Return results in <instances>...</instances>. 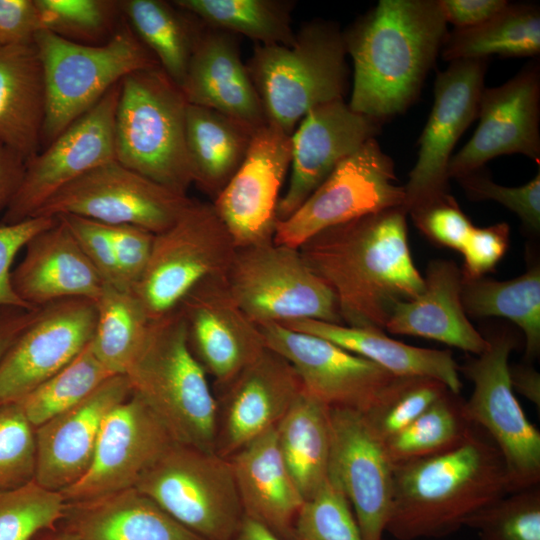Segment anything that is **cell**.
<instances>
[{
  "label": "cell",
  "instance_id": "ffe728a7",
  "mask_svg": "<svg viewBox=\"0 0 540 540\" xmlns=\"http://www.w3.org/2000/svg\"><path fill=\"white\" fill-rule=\"evenodd\" d=\"M174 442L159 418L131 393L104 419L87 472L60 493L74 503L135 487Z\"/></svg>",
  "mask_w": 540,
  "mask_h": 540
},
{
  "label": "cell",
  "instance_id": "ba28073f",
  "mask_svg": "<svg viewBox=\"0 0 540 540\" xmlns=\"http://www.w3.org/2000/svg\"><path fill=\"white\" fill-rule=\"evenodd\" d=\"M135 488L204 540H233L244 511L228 458L174 442Z\"/></svg>",
  "mask_w": 540,
  "mask_h": 540
},
{
  "label": "cell",
  "instance_id": "3957f363",
  "mask_svg": "<svg viewBox=\"0 0 540 540\" xmlns=\"http://www.w3.org/2000/svg\"><path fill=\"white\" fill-rule=\"evenodd\" d=\"M508 493L504 460L475 426L449 451L394 466L386 533L396 540L447 537Z\"/></svg>",
  "mask_w": 540,
  "mask_h": 540
},
{
  "label": "cell",
  "instance_id": "7402d4cb",
  "mask_svg": "<svg viewBox=\"0 0 540 540\" xmlns=\"http://www.w3.org/2000/svg\"><path fill=\"white\" fill-rule=\"evenodd\" d=\"M178 309L193 354L221 391L267 348L260 327L232 297L226 277L200 283Z\"/></svg>",
  "mask_w": 540,
  "mask_h": 540
},
{
  "label": "cell",
  "instance_id": "74e56055",
  "mask_svg": "<svg viewBox=\"0 0 540 540\" xmlns=\"http://www.w3.org/2000/svg\"><path fill=\"white\" fill-rule=\"evenodd\" d=\"M95 305L97 319L90 347L111 374L124 375L151 319L133 289L104 284Z\"/></svg>",
  "mask_w": 540,
  "mask_h": 540
},
{
  "label": "cell",
  "instance_id": "277c9868",
  "mask_svg": "<svg viewBox=\"0 0 540 540\" xmlns=\"http://www.w3.org/2000/svg\"><path fill=\"white\" fill-rule=\"evenodd\" d=\"M124 375L131 393L151 409L176 442L215 452L217 398L190 348L178 308L150 321Z\"/></svg>",
  "mask_w": 540,
  "mask_h": 540
},
{
  "label": "cell",
  "instance_id": "6f0895ef",
  "mask_svg": "<svg viewBox=\"0 0 540 540\" xmlns=\"http://www.w3.org/2000/svg\"><path fill=\"white\" fill-rule=\"evenodd\" d=\"M24 168L25 160L0 143V220L20 184Z\"/></svg>",
  "mask_w": 540,
  "mask_h": 540
},
{
  "label": "cell",
  "instance_id": "d590c367",
  "mask_svg": "<svg viewBox=\"0 0 540 540\" xmlns=\"http://www.w3.org/2000/svg\"><path fill=\"white\" fill-rule=\"evenodd\" d=\"M461 300L467 315L475 318L503 317L514 322L525 336V359L540 353V267L522 275L496 281L484 277L462 281Z\"/></svg>",
  "mask_w": 540,
  "mask_h": 540
},
{
  "label": "cell",
  "instance_id": "db71d44e",
  "mask_svg": "<svg viewBox=\"0 0 540 540\" xmlns=\"http://www.w3.org/2000/svg\"><path fill=\"white\" fill-rule=\"evenodd\" d=\"M107 226L122 282L126 288L133 289L148 265L154 234L132 225Z\"/></svg>",
  "mask_w": 540,
  "mask_h": 540
},
{
  "label": "cell",
  "instance_id": "7a4b0ae2",
  "mask_svg": "<svg viewBox=\"0 0 540 540\" xmlns=\"http://www.w3.org/2000/svg\"><path fill=\"white\" fill-rule=\"evenodd\" d=\"M447 34L438 0H380L343 32L354 66L349 107L381 123L404 113Z\"/></svg>",
  "mask_w": 540,
  "mask_h": 540
},
{
  "label": "cell",
  "instance_id": "d6986e66",
  "mask_svg": "<svg viewBox=\"0 0 540 540\" xmlns=\"http://www.w3.org/2000/svg\"><path fill=\"white\" fill-rule=\"evenodd\" d=\"M329 475L343 491L363 540H383L390 516L394 466L361 412L331 408Z\"/></svg>",
  "mask_w": 540,
  "mask_h": 540
},
{
  "label": "cell",
  "instance_id": "cb8c5ba5",
  "mask_svg": "<svg viewBox=\"0 0 540 540\" xmlns=\"http://www.w3.org/2000/svg\"><path fill=\"white\" fill-rule=\"evenodd\" d=\"M302 390L294 367L266 348L217 398L215 453L229 458L274 428Z\"/></svg>",
  "mask_w": 540,
  "mask_h": 540
},
{
  "label": "cell",
  "instance_id": "2e32d148",
  "mask_svg": "<svg viewBox=\"0 0 540 540\" xmlns=\"http://www.w3.org/2000/svg\"><path fill=\"white\" fill-rule=\"evenodd\" d=\"M259 327L266 347L294 367L304 390L331 408L366 413L399 377L321 337L277 323Z\"/></svg>",
  "mask_w": 540,
  "mask_h": 540
},
{
  "label": "cell",
  "instance_id": "f35d334b",
  "mask_svg": "<svg viewBox=\"0 0 540 540\" xmlns=\"http://www.w3.org/2000/svg\"><path fill=\"white\" fill-rule=\"evenodd\" d=\"M178 8L205 25L243 35L260 45L291 46L294 3L285 0H175Z\"/></svg>",
  "mask_w": 540,
  "mask_h": 540
},
{
  "label": "cell",
  "instance_id": "30bf717a",
  "mask_svg": "<svg viewBox=\"0 0 540 540\" xmlns=\"http://www.w3.org/2000/svg\"><path fill=\"white\" fill-rule=\"evenodd\" d=\"M228 289L258 326L312 319L343 324L331 289L310 269L299 248L270 242L237 248Z\"/></svg>",
  "mask_w": 540,
  "mask_h": 540
},
{
  "label": "cell",
  "instance_id": "5bb4252c",
  "mask_svg": "<svg viewBox=\"0 0 540 540\" xmlns=\"http://www.w3.org/2000/svg\"><path fill=\"white\" fill-rule=\"evenodd\" d=\"M487 60H457L438 72L418 158L404 186L407 214L450 194L448 164L459 138L477 118Z\"/></svg>",
  "mask_w": 540,
  "mask_h": 540
},
{
  "label": "cell",
  "instance_id": "1f68e13d",
  "mask_svg": "<svg viewBox=\"0 0 540 540\" xmlns=\"http://www.w3.org/2000/svg\"><path fill=\"white\" fill-rule=\"evenodd\" d=\"M45 115L46 88L35 45L0 48V143L26 162L41 150Z\"/></svg>",
  "mask_w": 540,
  "mask_h": 540
},
{
  "label": "cell",
  "instance_id": "f1b7e54d",
  "mask_svg": "<svg viewBox=\"0 0 540 540\" xmlns=\"http://www.w3.org/2000/svg\"><path fill=\"white\" fill-rule=\"evenodd\" d=\"M228 459L244 516L288 540L304 499L281 456L275 427Z\"/></svg>",
  "mask_w": 540,
  "mask_h": 540
},
{
  "label": "cell",
  "instance_id": "d4e9b609",
  "mask_svg": "<svg viewBox=\"0 0 540 540\" xmlns=\"http://www.w3.org/2000/svg\"><path fill=\"white\" fill-rule=\"evenodd\" d=\"M130 395L127 377L113 375L81 402L36 427L34 481L56 492L76 483L91 465L104 419Z\"/></svg>",
  "mask_w": 540,
  "mask_h": 540
},
{
  "label": "cell",
  "instance_id": "5b68a950",
  "mask_svg": "<svg viewBox=\"0 0 540 540\" xmlns=\"http://www.w3.org/2000/svg\"><path fill=\"white\" fill-rule=\"evenodd\" d=\"M346 55L343 32L321 20L301 26L291 46L256 44L246 67L267 121L291 135L312 108L344 99Z\"/></svg>",
  "mask_w": 540,
  "mask_h": 540
},
{
  "label": "cell",
  "instance_id": "8fae6325",
  "mask_svg": "<svg viewBox=\"0 0 540 540\" xmlns=\"http://www.w3.org/2000/svg\"><path fill=\"white\" fill-rule=\"evenodd\" d=\"M485 338V350L459 368L474 386L464 412L498 448L511 493L540 485V432L527 419L511 386L508 361L516 339L507 332Z\"/></svg>",
  "mask_w": 540,
  "mask_h": 540
},
{
  "label": "cell",
  "instance_id": "836d02e7",
  "mask_svg": "<svg viewBox=\"0 0 540 540\" xmlns=\"http://www.w3.org/2000/svg\"><path fill=\"white\" fill-rule=\"evenodd\" d=\"M281 456L304 501L329 475L332 445L330 407L302 390L275 426Z\"/></svg>",
  "mask_w": 540,
  "mask_h": 540
},
{
  "label": "cell",
  "instance_id": "9f6ffc18",
  "mask_svg": "<svg viewBox=\"0 0 540 540\" xmlns=\"http://www.w3.org/2000/svg\"><path fill=\"white\" fill-rule=\"evenodd\" d=\"M508 3L505 0H438L445 21L455 28L477 26L493 17Z\"/></svg>",
  "mask_w": 540,
  "mask_h": 540
},
{
  "label": "cell",
  "instance_id": "f5cc1de1",
  "mask_svg": "<svg viewBox=\"0 0 540 540\" xmlns=\"http://www.w3.org/2000/svg\"><path fill=\"white\" fill-rule=\"evenodd\" d=\"M509 242L510 227L505 222L474 227L460 251L463 256L462 281L476 280L493 271Z\"/></svg>",
  "mask_w": 540,
  "mask_h": 540
},
{
  "label": "cell",
  "instance_id": "f546056e",
  "mask_svg": "<svg viewBox=\"0 0 540 540\" xmlns=\"http://www.w3.org/2000/svg\"><path fill=\"white\" fill-rule=\"evenodd\" d=\"M64 518L77 540H204L135 487L67 503Z\"/></svg>",
  "mask_w": 540,
  "mask_h": 540
},
{
  "label": "cell",
  "instance_id": "8992f818",
  "mask_svg": "<svg viewBox=\"0 0 540 540\" xmlns=\"http://www.w3.org/2000/svg\"><path fill=\"white\" fill-rule=\"evenodd\" d=\"M188 102L160 66L121 80L114 118L115 160L182 195L193 184L185 137Z\"/></svg>",
  "mask_w": 540,
  "mask_h": 540
},
{
  "label": "cell",
  "instance_id": "4fadbf2b",
  "mask_svg": "<svg viewBox=\"0 0 540 540\" xmlns=\"http://www.w3.org/2000/svg\"><path fill=\"white\" fill-rule=\"evenodd\" d=\"M189 200L113 160L63 187L33 217L73 215L157 234L174 223Z\"/></svg>",
  "mask_w": 540,
  "mask_h": 540
},
{
  "label": "cell",
  "instance_id": "60d3db41",
  "mask_svg": "<svg viewBox=\"0 0 540 540\" xmlns=\"http://www.w3.org/2000/svg\"><path fill=\"white\" fill-rule=\"evenodd\" d=\"M89 343L69 364L17 401L35 428L78 404L113 376Z\"/></svg>",
  "mask_w": 540,
  "mask_h": 540
},
{
  "label": "cell",
  "instance_id": "e0dca14e",
  "mask_svg": "<svg viewBox=\"0 0 540 540\" xmlns=\"http://www.w3.org/2000/svg\"><path fill=\"white\" fill-rule=\"evenodd\" d=\"M96 319L88 299L40 307L0 362V406L19 401L69 364L91 341Z\"/></svg>",
  "mask_w": 540,
  "mask_h": 540
},
{
  "label": "cell",
  "instance_id": "bcb514c9",
  "mask_svg": "<svg viewBox=\"0 0 540 540\" xmlns=\"http://www.w3.org/2000/svg\"><path fill=\"white\" fill-rule=\"evenodd\" d=\"M35 471V427L17 402L0 406V488L26 485Z\"/></svg>",
  "mask_w": 540,
  "mask_h": 540
},
{
  "label": "cell",
  "instance_id": "9a60e30c",
  "mask_svg": "<svg viewBox=\"0 0 540 540\" xmlns=\"http://www.w3.org/2000/svg\"><path fill=\"white\" fill-rule=\"evenodd\" d=\"M120 83L25 162L20 184L0 224L32 218L63 187L91 169L115 160L114 118Z\"/></svg>",
  "mask_w": 540,
  "mask_h": 540
},
{
  "label": "cell",
  "instance_id": "b9f144b4",
  "mask_svg": "<svg viewBox=\"0 0 540 540\" xmlns=\"http://www.w3.org/2000/svg\"><path fill=\"white\" fill-rule=\"evenodd\" d=\"M67 502L60 492L35 481L0 488V540H32L64 518Z\"/></svg>",
  "mask_w": 540,
  "mask_h": 540
},
{
  "label": "cell",
  "instance_id": "f907efd6",
  "mask_svg": "<svg viewBox=\"0 0 540 540\" xmlns=\"http://www.w3.org/2000/svg\"><path fill=\"white\" fill-rule=\"evenodd\" d=\"M58 217L65 221L103 283L105 285L129 289L122 282L108 226L94 220L73 215Z\"/></svg>",
  "mask_w": 540,
  "mask_h": 540
},
{
  "label": "cell",
  "instance_id": "7bdbcfd3",
  "mask_svg": "<svg viewBox=\"0 0 540 540\" xmlns=\"http://www.w3.org/2000/svg\"><path fill=\"white\" fill-rule=\"evenodd\" d=\"M448 391L443 383L432 378L399 376L383 397L362 414L384 442L410 425Z\"/></svg>",
  "mask_w": 540,
  "mask_h": 540
},
{
  "label": "cell",
  "instance_id": "d6a6232c",
  "mask_svg": "<svg viewBox=\"0 0 540 540\" xmlns=\"http://www.w3.org/2000/svg\"><path fill=\"white\" fill-rule=\"evenodd\" d=\"M254 133L221 112L188 103L185 137L193 184L214 199L243 163Z\"/></svg>",
  "mask_w": 540,
  "mask_h": 540
},
{
  "label": "cell",
  "instance_id": "6125c7cd",
  "mask_svg": "<svg viewBox=\"0 0 540 540\" xmlns=\"http://www.w3.org/2000/svg\"><path fill=\"white\" fill-rule=\"evenodd\" d=\"M51 540H77V538L71 531L66 529L64 532Z\"/></svg>",
  "mask_w": 540,
  "mask_h": 540
},
{
  "label": "cell",
  "instance_id": "52a82bcc",
  "mask_svg": "<svg viewBox=\"0 0 540 540\" xmlns=\"http://www.w3.org/2000/svg\"><path fill=\"white\" fill-rule=\"evenodd\" d=\"M34 45L46 88L41 149L127 75L159 66L128 23L100 45L82 44L46 29L36 34Z\"/></svg>",
  "mask_w": 540,
  "mask_h": 540
},
{
  "label": "cell",
  "instance_id": "484cf974",
  "mask_svg": "<svg viewBox=\"0 0 540 540\" xmlns=\"http://www.w3.org/2000/svg\"><path fill=\"white\" fill-rule=\"evenodd\" d=\"M180 88L189 104L214 109L255 131L268 123L233 33L203 23Z\"/></svg>",
  "mask_w": 540,
  "mask_h": 540
},
{
  "label": "cell",
  "instance_id": "11a10c76",
  "mask_svg": "<svg viewBox=\"0 0 540 540\" xmlns=\"http://www.w3.org/2000/svg\"><path fill=\"white\" fill-rule=\"evenodd\" d=\"M42 29L35 0H0V48L32 45Z\"/></svg>",
  "mask_w": 540,
  "mask_h": 540
},
{
  "label": "cell",
  "instance_id": "9c48e42d",
  "mask_svg": "<svg viewBox=\"0 0 540 540\" xmlns=\"http://www.w3.org/2000/svg\"><path fill=\"white\" fill-rule=\"evenodd\" d=\"M237 247L212 202L189 200L154 234L146 270L133 288L151 320L176 310L200 283L226 277Z\"/></svg>",
  "mask_w": 540,
  "mask_h": 540
},
{
  "label": "cell",
  "instance_id": "94428289",
  "mask_svg": "<svg viewBox=\"0 0 540 540\" xmlns=\"http://www.w3.org/2000/svg\"><path fill=\"white\" fill-rule=\"evenodd\" d=\"M233 540H282L262 524L244 516Z\"/></svg>",
  "mask_w": 540,
  "mask_h": 540
},
{
  "label": "cell",
  "instance_id": "91938a15",
  "mask_svg": "<svg viewBox=\"0 0 540 540\" xmlns=\"http://www.w3.org/2000/svg\"><path fill=\"white\" fill-rule=\"evenodd\" d=\"M512 389L540 408V374L530 365H509Z\"/></svg>",
  "mask_w": 540,
  "mask_h": 540
},
{
  "label": "cell",
  "instance_id": "816d5d0a",
  "mask_svg": "<svg viewBox=\"0 0 540 540\" xmlns=\"http://www.w3.org/2000/svg\"><path fill=\"white\" fill-rule=\"evenodd\" d=\"M56 217L36 216L12 224H0V309L16 307L32 309L15 293L12 263L21 249L39 232L50 227Z\"/></svg>",
  "mask_w": 540,
  "mask_h": 540
},
{
  "label": "cell",
  "instance_id": "7c38bea8",
  "mask_svg": "<svg viewBox=\"0 0 540 540\" xmlns=\"http://www.w3.org/2000/svg\"><path fill=\"white\" fill-rule=\"evenodd\" d=\"M404 201L392 158L372 138L341 161L289 217L278 221L273 241L299 248L327 228L403 207Z\"/></svg>",
  "mask_w": 540,
  "mask_h": 540
},
{
  "label": "cell",
  "instance_id": "ac0fdd59",
  "mask_svg": "<svg viewBox=\"0 0 540 540\" xmlns=\"http://www.w3.org/2000/svg\"><path fill=\"white\" fill-rule=\"evenodd\" d=\"M291 164V135L268 122L213 206L237 248L270 242L278 223L280 190Z\"/></svg>",
  "mask_w": 540,
  "mask_h": 540
},
{
  "label": "cell",
  "instance_id": "4316f807",
  "mask_svg": "<svg viewBox=\"0 0 540 540\" xmlns=\"http://www.w3.org/2000/svg\"><path fill=\"white\" fill-rule=\"evenodd\" d=\"M24 249L20 263L12 270L11 282L29 307L69 298L93 302L99 298L104 283L62 218L56 217Z\"/></svg>",
  "mask_w": 540,
  "mask_h": 540
},
{
  "label": "cell",
  "instance_id": "ee69618b",
  "mask_svg": "<svg viewBox=\"0 0 540 540\" xmlns=\"http://www.w3.org/2000/svg\"><path fill=\"white\" fill-rule=\"evenodd\" d=\"M479 540H540V485L508 493L465 524Z\"/></svg>",
  "mask_w": 540,
  "mask_h": 540
},
{
  "label": "cell",
  "instance_id": "ab89813d",
  "mask_svg": "<svg viewBox=\"0 0 540 540\" xmlns=\"http://www.w3.org/2000/svg\"><path fill=\"white\" fill-rule=\"evenodd\" d=\"M464 401L448 391L406 428L385 440L393 466L449 451L473 432Z\"/></svg>",
  "mask_w": 540,
  "mask_h": 540
},
{
  "label": "cell",
  "instance_id": "c3c4849f",
  "mask_svg": "<svg viewBox=\"0 0 540 540\" xmlns=\"http://www.w3.org/2000/svg\"><path fill=\"white\" fill-rule=\"evenodd\" d=\"M466 195L472 200H493L512 212L523 226L536 234L540 231V173L528 183L507 187L492 181L481 169L457 178Z\"/></svg>",
  "mask_w": 540,
  "mask_h": 540
},
{
  "label": "cell",
  "instance_id": "6da1fadb",
  "mask_svg": "<svg viewBox=\"0 0 540 540\" xmlns=\"http://www.w3.org/2000/svg\"><path fill=\"white\" fill-rule=\"evenodd\" d=\"M406 216L403 207L369 214L327 228L299 247L333 292L344 325L384 331L394 307L423 291Z\"/></svg>",
  "mask_w": 540,
  "mask_h": 540
},
{
  "label": "cell",
  "instance_id": "8d00e7d4",
  "mask_svg": "<svg viewBox=\"0 0 540 540\" xmlns=\"http://www.w3.org/2000/svg\"><path fill=\"white\" fill-rule=\"evenodd\" d=\"M120 5L136 36L181 87L203 23L174 4L160 0H127Z\"/></svg>",
  "mask_w": 540,
  "mask_h": 540
},
{
  "label": "cell",
  "instance_id": "4dcf8cb0",
  "mask_svg": "<svg viewBox=\"0 0 540 540\" xmlns=\"http://www.w3.org/2000/svg\"><path fill=\"white\" fill-rule=\"evenodd\" d=\"M282 325L326 339L396 376L432 378L443 383L452 393L460 392L459 367L449 350L411 346L388 337L383 330L373 328L312 319Z\"/></svg>",
  "mask_w": 540,
  "mask_h": 540
},
{
  "label": "cell",
  "instance_id": "680465c9",
  "mask_svg": "<svg viewBox=\"0 0 540 540\" xmlns=\"http://www.w3.org/2000/svg\"><path fill=\"white\" fill-rule=\"evenodd\" d=\"M39 308L0 309V362L22 331L37 317Z\"/></svg>",
  "mask_w": 540,
  "mask_h": 540
},
{
  "label": "cell",
  "instance_id": "7dc6e473",
  "mask_svg": "<svg viewBox=\"0 0 540 540\" xmlns=\"http://www.w3.org/2000/svg\"><path fill=\"white\" fill-rule=\"evenodd\" d=\"M43 29L66 39H94L110 27L119 4L106 0H35Z\"/></svg>",
  "mask_w": 540,
  "mask_h": 540
},
{
  "label": "cell",
  "instance_id": "e575fe53",
  "mask_svg": "<svg viewBox=\"0 0 540 540\" xmlns=\"http://www.w3.org/2000/svg\"><path fill=\"white\" fill-rule=\"evenodd\" d=\"M540 53V10L535 4H510L485 22L448 32L441 49L445 61L535 57Z\"/></svg>",
  "mask_w": 540,
  "mask_h": 540
},
{
  "label": "cell",
  "instance_id": "603a6c76",
  "mask_svg": "<svg viewBox=\"0 0 540 540\" xmlns=\"http://www.w3.org/2000/svg\"><path fill=\"white\" fill-rule=\"evenodd\" d=\"M378 120L353 111L344 99L312 108L291 134V175L277 218L289 217L335 167L381 131Z\"/></svg>",
  "mask_w": 540,
  "mask_h": 540
},
{
  "label": "cell",
  "instance_id": "44dd1931",
  "mask_svg": "<svg viewBox=\"0 0 540 540\" xmlns=\"http://www.w3.org/2000/svg\"><path fill=\"white\" fill-rule=\"evenodd\" d=\"M479 124L448 164L450 178L482 169L493 158L522 154L540 163V66L532 61L504 84L484 88Z\"/></svg>",
  "mask_w": 540,
  "mask_h": 540
},
{
  "label": "cell",
  "instance_id": "83f0119b",
  "mask_svg": "<svg viewBox=\"0 0 540 540\" xmlns=\"http://www.w3.org/2000/svg\"><path fill=\"white\" fill-rule=\"evenodd\" d=\"M423 278V291L394 307L385 330L432 339L476 356L481 354L487 340L464 311L461 270L451 260H433Z\"/></svg>",
  "mask_w": 540,
  "mask_h": 540
},
{
  "label": "cell",
  "instance_id": "f6af8a7d",
  "mask_svg": "<svg viewBox=\"0 0 540 540\" xmlns=\"http://www.w3.org/2000/svg\"><path fill=\"white\" fill-rule=\"evenodd\" d=\"M288 540H363L351 506L330 477L304 501Z\"/></svg>",
  "mask_w": 540,
  "mask_h": 540
},
{
  "label": "cell",
  "instance_id": "681fc988",
  "mask_svg": "<svg viewBox=\"0 0 540 540\" xmlns=\"http://www.w3.org/2000/svg\"><path fill=\"white\" fill-rule=\"evenodd\" d=\"M409 214L432 242L459 252L475 227L450 194Z\"/></svg>",
  "mask_w": 540,
  "mask_h": 540
}]
</instances>
